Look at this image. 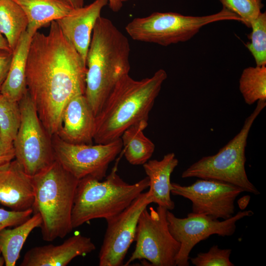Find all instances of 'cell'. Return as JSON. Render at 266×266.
<instances>
[{
	"instance_id": "cell-1",
	"label": "cell",
	"mask_w": 266,
	"mask_h": 266,
	"mask_svg": "<svg viewBox=\"0 0 266 266\" xmlns=\"http://www.w3.org/2000/svg\"><path fill=\"white\" fill-rule=\"evenodd\" d=\"M86 64L56 21L48 33L32 36L27 58V91L49 136L56 134L62 113L73 97L84 94Z\"/></svg>"
},
{
	"instance_id": "cell-2",
	"label": "cell",
	"mask_w": 266,
	"mask_h": 266,
	"mask_svg": "<svg viewBox=\"0 0 266 266\" xmlns=\"http://www.w3.org/2000/svg\"><path fill=\"white\" fill-rule=\"evenodd\" d=\"M130 51L127 37L110 20L100 17L86 58L85 92L96 116L119 80L129 74Z\"/></svg>"
},
{
	"instance_id": "cell-3",
	"label": "cell",
	"mask_w": 266,
	"mask_h": 266,
	"mask_svg": "<svg viewBox=\"0 0 266 266\" xmlns=\"http://www.w3.org/2000/svg\"><path fill=\"white\" fill-rule=\"evenodd\" d=\"M167 76L163 69L139 80L129 74L123 76L96 116L94 142L105 144L113 141L120 138L132 125L148 120L149 112Z\"/></svg>"
},
{
	"instance_id": "cell-4",
	"label": "cell",
	"mask_w": 266,
	"mask_h": 266,
	"mask_svg": "<svg viewBox=\"0 0 266 266\" xmlns=\"http://www.w3.org/2000/svg\"><path fill=\"white\" fill-rule=\"evenodd\" d=\"M34 200L33 213L40 214L43 239L52 241L63 238L73 229L71 214L79 180L55 160L31 177Z\"/></svg>"
},
{
	"instance_id": "cell-5",
	"label": "cell",
	"mask_w": 266,
	"mask_h": 266,
	"mask_svg": "<svg viewBox=\"0 0 266 266\" xmlns=\"http://www.w3.org/2000/svg\"><path fill=\"white\" fill-rule=\"evenodd\" d=\"M146 177L130 184L112 170L104 180L86 177L79 180L71 214L73 229L95 219L107 220L123 211L148 188Z\"/></svg>"
},
{
	"instance_id": "cell-6",
	"label": "cell",
	"mask_w": 266,
	"mask_h": 266,
	"mask_svg": "<svg viewBox=\"0 0 266 266\" xmlns=\"http://www.w3.org/2000/svg\"><path fill=\"white\" fill-rule=\"evenodd\" d=\"M266 105V100H258L239 132L216 154L203 157L189 166L182 172L181 177L216 180L237 186L244 192L259 194L247 175L245 152L251 128Z\"/></svg>"
},
{
	"instance_id": "cell-7",
	"label": "cell",
	"mask_w": 266,
	"mask_h": 266,
	"mask_svg": "<svg viewBox=\"0 0 266 266\" xmlns=\"http://www.w3.org/2000/svg\"><path fill=\"white\" fill-rule=\"evenodd\" d=\"M224 20L242 22L236 14L223 7L219 12L202 16L184 15L175 12H154L137 17L125 27L131 38L136 41L167 46L186 42L210 23Z\"/></svg>"
},
{
	"instance_id": "cell-8",
	"label": "cell",
	"mask_w": 266,
	"mask_h": 266,
	"mask_svg": "<svg viewBox=\"0 0 266 266\" xmlns=\"http://www.w3.org/2000/svg\"><path fill=\"white\" fill-rule=\"evenodd\" d=\"M20 124L13 143L15 159L30 177L55 160L51 137L42 124L28 91L19 101Z\"/></svg>"
},
{
	"instance_id": "cell-9",
	"label": "cell",
	"mask_w": 266,
	"mask_h": 266,
	"mask_svg": "<svg viewBox=\"0 0 266 266\" xmlns=\"http://www.w3.org/2000/svg\"><path fill=\"white\" fill-rule=\"evenodd\" d=\"M165 207H146L138 219L135 249L124 266L146 260L153 266H175L180 243L171 234Z\"/></svg>"
},
{
	"instance_id": "cell-10",
	"label": "cell",
	"mask_w": 266,
	"mask_h": 266,
	"mask_svg": "<svg viewBox=\"0 0 266 266\" xmlns=\"http://www.w3.org/2000/svg\"><path fill=\"white\" fill-rule=\"evenodd\" d=\"M51 141L56 160L78 180L92 177L102 180L123 149L121 138L105 144H72L54 134Z\"/></svg>"
},
{
	"instance_id": "cell-11",
	"label": "cell",
	"mask_w": 266,
	"mask_h": 266,
	"mask_svg": "<svg viewBox=\"0 0 266 266\" xmlns=\"http://www.w3.org/2000/svg\"><path fill=\"white\" fill-rule=\"evenodd\" d=\"M253 214L249 210L239 211L231 218L220 221L209 216L192 212L188 214L186 218H178L167 210L169 231L180 245L176 258V266H189L190 253L196 244L213 234L223 237L232 235L235 231L236 222Z\"/></svg>"
},
{
	"instance_id": "cell-12",
	"label": "cell",
	"mask_w": 266,
	"mask_h": 266,
	"mask_svg": "<svg viewBox=\"0 0 266 266\" xmlns=\"http://www.w3.org/2000/svg\"><path fill=\"white\" fill-rule=\"evenodd\" d=\"M151 203L148 192L141 193L125 209L106 220L107 228L99 255L100 266H124L135 240L140 215Z\"/></svg>"
},
{
	"instance_id": "cell-13",
	"label": "cell",
	"mask_w": 266,
	"mask_h": 266,
	"mask_svg": "<svg viewBox=\"0 0 266 266\" xmlns=\"http://www.w3.org/2000/svg\"><path fill=\"white\" fill-rule=\"evenodd\" d=\"M171 194L189 200L192 212L223 220L234 213V201L244 191L231 184L213 179L197 180L188 186L171 183Z\"/></svg>"
},
{
	"instance_id": "cell-14",
	"label": "cell",
	"mask_w": 266,
	"mask_h": 266,
	"mask_svg": "<svg viewBox=\"0 0 266 266\" xmlns=\"http://www.w3.org/2000/svg\"><path fill=\"white\" fill-rule=\"evenodd\" d=\"M96 115L84 94L72 98L65 106L56 133L64 141L72 144H93Z\"/></svg>"
},
{
	"instance_id": "cell-15",
	"label": "cell",
	"mask_w": 266,
	"mask_h": 266,
	"mask_svg": "<svg viewBox=\"0 0 266 266\" xmlns=\"http://www.w3.org/2000/svg\"><path fill=\"white\" fill-rule=\"evenodd\" d=\"M96 249L90 237L74 235L62 244L36 246L25 254L21 266H66L74 258L85 256Z\"/></svg>"
},
{
	"instance_id": "cell-16",
	"label": "cell",
	"mask_w": 266,
	"mask_h": 266,
	"mask_svg": "<svg viewBox=\"0 0 266 266\" xmlns=\"http://www.w3.org/2000/svg\"><path fill=\"white\" fill-rule=\"evenodd\" d=\"M108 0H95L90 4L73 8L66 16L56 21L63 33L86 64L93 29Z\"/></svg>"
},
{
	"instance_id": "cell-17",
	"label": "cell",
	"mask_w": 266,
	"mask_h": 266,
	"mask_svg": "<svg viewBox=\"0 0 266 266\" xmlns=\"http://www.w3.org/2000/svg\"><path fill=\"white\" fill-rule=\"evenodd\" d=\"M34 191L31 177L14 159L0 166V203L15 211L32 208Z\"/></svg>"
},
{
	"instance_id": "cell-18",
	"label": "cell",
	"mask_w": 266,
	"mask_h": 266,
	"mask_svg": "<svg viewBox=\"0 0 266 266\" xmlns=\"http://www.w3.org/2000/svg\"><path fill=\"white\" fill-rule=\"evenodd\" d=\"M178 162L175 154L169 153L160 160H149L143 165L149 179V189L147 192L151 202L168 210H173L175 207L170 198V176Z\"/></svg>"
},
{
	"instance_id": "cell-19",
	"label": "cell",
	"mask_w": 266,
	"mask_h": 266,
	"mask_svg": "<svg viewBox=\"0 0 266 266\" xmlns=\"http://www.w3.org/2000/svg\"><path fill=\"white\" fill-rule=\"evenodd\" d=\"M33 35L26 31L12 51L9 71L0 93L19 102L27 92L26 69L29 49Z\"/></svg>"
},
{
	"instance_id": "cell-20",
	"label": "cell",
	"mask_w": 266,
	"mask_h": 266,
	"mask_svg": "<svg viewBox=\"0 0 266 266\" xmlns=\"http://www.w3.org/2000/svg\"><path fill=\"white\" fill-rule=\"evenodd\" d=\"M22 9L33 35L41 27L66 16L73 9L61 0H12Z\"/></svg>"
},
{
	"instance_id": "cell-21",
	"label": "cell",
	"mask_w": 266,
	"mask_h": 266,
	"mask_svg": "<svg viewBox=\"0 0 266 266\" xmlns=\"http://www.w3.org/2000/svg\"><path fill=\"white\" fill-rule=\"evenodd\" d=\"M13 229L5 228L0 232V250L6 266H15L23 246L31 233L40 228L41 217L38 213Z\"/></svg>"
},
{
	"instance_id": "cell-22",
	"label": "cell",
	"mask_w": 266,
	"mask_h": 266,
	"mask_svg": "<svg viewBox=\"0 0 266 266\" xmlns=\"http://www.w3.org/2000/svg\"><path fill=\"white\" fill-rule=\"evenodd\" d=\"M148 120H143L126 129L121 136L125 157L133 165H143L152 156L155 144L144 134Z\"/></svg>"
},
{
	"instance_id": "cell-23",
	"label": "cell",
	"mask_w": 266,
	"mask_h": 266,
	"mask_svg": "<svg viewBox=\"0 0 266 266\" xmlns=\"http://www.w3.org/2000/svg\"><path fill=\"white\" fill-rule=\"evenodd\" d=\"M28 26L26 15L18 4L12 0H0V32L12 51Z\"/></svg>"
},
{
	"instance_id": "cell-24",
	"label": "cell",
	"mask_w": 266,
	"mask_h": 266,
	"mask_svg": "<svg viewBox=\"0 0 266 266\" xmlns=\"http://www.w3.org/2000/svg\"><path fill=\"white\" fill-rule=\"evenodd\" d=\"M239 89L247 104L266 100V66L244 68L239 78Z\"/></svg>"
},
{
	"instance_id": "cell-25",
	"label": "cell",
	"mask_w": 266,
	"mask_h": 266,
	"mask_svg": "<svg viewBox=\"0 0 266 266\" xmlns=\"http://www.w3.org/2000/svg\"><path fill=\"white\" fill-rule=\"evenodd\" d=\"M21 121L19 102L0 93V130L4 140L13 143Z\"/></svg>"
},
{
	"instance_id": "cell-26",
	"label": "cell",
	"mask_w": 266,
	"mask_h": 266,
	"mask_svg": "<svg viewBox=\"0 0 266 266\" xmlns=\"http://www.w3.org/2000/svg\"><path fill=\"white\" fill-rule=\"evenodd\" d=\"M252 31L245 46L253 57L256 66L266 65V13L261 12L251 25Z\"/></svg>"
},
{
	"instance_id": "cell-27",
	"label": "cell",
	"mask_w": 266,
	"mask_h": 266,
	"mask_svg": "<svg viewBox=\"0 0 266 266\" xmlns=\"http://www.w3.org/2000/svg\"><path fill=\"white\" fill-rule=\"evenodd\" d=\"M223 7L238 16L242 23L251 28L253 21L262 12V0H219Z\"/></svg>"
},
{
	"instance_id": "cell-28",
	"label": "cell",
	"mask_w": 266,
	"mask_h": 266,
	"mask_svg": "<svg viewBox=\"0 0 266 266\" xmlns=\"http://www.w3.org/2000/svg\"><path fill=\"white\" fill-rule=\"evenodd\" d=\"M231 253V249H220L214 245L207 252H200L190 259L196 266H234L230 260Z\"/></svg>"
},
{
	"instance_id": "cell-29",
	"label": "cell",
	"mask_w": 266,
	"mask_h": 266,
	"mask_svg": "<svg viewBox=\"0 0 266 266\" xmlns=\"http://www.w3.org/2000/svg\"><path fill=\"white\" fill-rule=\"evenodd\" d=\"M32 208L24 211L7 210L0 208V232L3 229L18 226L30 218Z\"/></svg>"
},
{
	"instance_id": "cell-30",
	"label": "cell",
	"mask_w": 266,
	"mask_h": 266,
	"mask_svg": "<svg viewBox=\"0 0 266 266\" xmlns=\"http://www.w3.org/2000/svg\"><path fill=\"white\" fill-rule=\"evenodd\" d=\"M15 159V150L13 143H8L3 138L0 130V166Z\"/></svg>"
},
{
	"instance_id": "cell-31",
	"label": "cell",
	"mask_w": 266,
	"mask_h": 266,
	"mask_svg": "<svg viewBox=\"0 0 266 266\" xmlns=\"http://www.w3.org/2000/svg\"><path fill=\"white\" fill-rule=\"evenodd\" d=\"M12 57V52L0 49V91L7 77Z\"/></svg>"
},
{
	"instance_id": "cell-32",
	"label": "cell",
	"mask_w": 266,
	"mask_h": 266,
	"mask_svg": "<svg viewBox=\"0 0 266 266\" xmlns=\"http://www.w3.org/2000/svg\"><path fill=\"white\" fill-rule=\"evenodd\" d=\"M123 3L121 0H108L109 7L112 11L115 12L121 9Z\"/></svg>"
},
{
	"instance_id": "cell-33",
	"label": "cell",
	"mask_w": 266,
	"mask_h": 266,
	"mask_svg": "<svg viewBox=\"0 0 266 266\" xmlns=\"http://www.w3.org/2000/svg\"><path fill=\"white\" fill-rule=\"evenodd\" d=\"M69 5L73 8H76L83 6L84 0H61Z\"/></svg>"
},
{
	"instance_id": "cell-34",
	"label": "cell",
	"mask_w": 266,
	"mask_h": 266,
	"mask_svg": "<svg viewBox=\"0 0 266 266\" xmlns=\"http://www.w3.org/2000/svg\"><path fill=\"white\" fill-rule=\"evenodd\" d=\"M0 49L11 51L5 37L0 32Z\"/></svg>"
},
{
	"instance_id": "cell-35",
	"label": "cell",
	"mask_w": 266,
	"mask_h": 266,
	"mask_svg": "<svg viewBox=\"0 0 266 266\" xmlns=\"http://www.w3.org/2000/svg\"><path fill=\"white\" fill-rule=\"evenodd\" d=\"M5 264V260L0 250V266H2Z\"/></svg>"
},
{
	"instance_id": "cell-36",
	"label": "cell",
	"mask_w": 266,
	"mask_h": 266,
	"mask_svg": "<svg viewBox=\"0 0 266 266\" xmlns=\"http://www.w3.org/2000/svg\"><path fill=\"white\" fill-rule=\"evenodd\" d=\"M130 0H121V1L123 3L124 2Z\"/></svg>"
}]
</instances>
